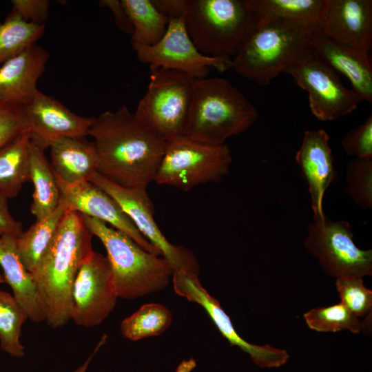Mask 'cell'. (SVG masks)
Masks as SVG:
<instances>
[{
	"label": "cell",
	"instance_id": "ac0fdd59",
	"mask_svg": "<svg viewBox=\"0 0 372 372\" xmlns=\"http://www.w3.org/2000/svg\"><path fill=\"white\" fill-rule=\"evenodd\" d=\"M318 33L369 53L372 48V1L329 0Z\"/></svg>",
	"mask_w": 372,
	"mask_h": 372
},
{
	"label": "cell",
	"instance_id": "83f0119b",
	"mask_svg": "<svg viewBox=\"0 0 372 372\" xmlns=\"http://www.w3.org/2000/svg\"><path fill=\"white\" fill-rule=\"evenodd\" d=\"M45 28V24L27 22L10 11L3 22L0 21V65L36 44Z\"/></svg>",
	"mask_w": 372,
	"mask_h": 372
},
{
	"label": "cell",
	"instance_id": "52a82bcc",
	"mask_svg": "<svg viewBox=\"0 0 372 372\" xmlns=\"http://www.w3.org/2000/svg\"><path fill=\"white\" fill-rule=\"evenodd\" d=\"M150 71L147 90L134 114L166 141L184 136L194 79L177 70L154 68Z\"/></svg>",
	"mask_w": 372,
	"mask_h": 372
},
{
	"label": "cell",
	"instance_id": "7402d4cb",
	"mask_svg": "<svg viewBox=\"0 0 372 372\" xmlns=\"http://www.w3.org/2000/svg\"><path fill=\"white\" fill-rule=\"evenodd\" d=\"M17 236H0V266L5 282L33 322L45 321L37 286L32 274L23 264L17 251Z\"/></svg>",
	"mask_w": 372,
	"mask_h": 372
},
{
	"label": "cell",
	"instance_id": "f35d334b",
	"mask_svg": "<svg viewBox=\"0 0 372 372\" xmlns=\"http://www.w3.org/2000/svg\"><path fill=\"white\" fill-rule=\"evenodd\" d=\"M100 4L110 10L116 25L121 30L127 34H132V26L121 0H102L100 1Z\"/></svg>",
	"mask_w": 372,
	"mask_h": 372
},
{
	"label": "cell",
	"instance_id": "603a6c76",
	"mask_svg": "<svg viewBox=\"0 0 372 372\" xmlns=\"http://www.w3.org/2000/svg\"><path fill=\"white\" fill-rule=\"evenodd\" d=\"M257 20L280 19L302 25L318 33L329 0H246Z\"/></svg>",
	"mask_w": 372,
	"mask_h": 372
},
{
	"label": "cell",
	"instance_id": "8fae6325",
	"mask_svg": "<svg viewBox=\"0 0 372 372\" xmlns=\"http://www.w3.org/2000/svg\"><path fill=\"white\" fill-rule=\"evenodd\" d=\"M90 182L99 187L117 202L139 232L159 251L174 271L185 270L198 274V264L192 252L185 247L172 245L158 227L147 188L122 187L98 172Z\"/></svg>",
	"mask_w": 372,
	"mask_h": 372
},
{
	"label": "cell",
	"instance_id": "836d02e7",
	"mask_svg": "<svg viewBox=\"0 0 372 372\" xmlns=\"http://www.w3.org/2000/svg\"><path fill=\"white\" fill-rule=\"evenodd\" d=\"M346 154L355 158H372V114L341 140Z\"/></svg>",
	"mask_w": 372,
	"mask_h": 372
},
{
	"label": "cell",
	"instance_id": "8992f818",
	"mask_svg": "<svg viewBox=\"0 0 372 372\" xmlns=\"http://www.w3.org/2000/svg\"><path fill=\"white\" fill-rule=\"evenodd\" d=\"M257 23L246 0H191L184 18L187 32L202 54L225 59L238 53Z\"/></svg>",
	"mask_w": 372,
	"mask_h": 372
},
{
	"label": "cell",
	"instance_id": "44dd1931",
	"mask_svg": "<svg viewBox=\"0 0 372 372\" xmlns=\"http://www.w3.org/2000/svg\"><path fill=\"white\" fill-rule=\"evenodd\" d=\"M48 148L52 169L56 180L64 185L90 181L98 172L95 146L86 137L62 138Z\"/></svg>",
	"mask_w": 372,
	"mask_h": 372
},
{
	"label": "cell",
	"instance_id": "d590c367",
	"mask_svg": "<svg viewBox=\"0 0 372 372\" xmlns=\"http://www.w3.org/2000/svg\"><path fill=\"white\" fill-rule=\"evenodd\" d=\"M50 3L48 0H12L11 11L27 22L44 25L49 17Z\"/></svg>",
	"mask_w": 372,
	"mask_h": 372
},
{
	"label": "cell",
	"instance_id": "ffe728a7",
	"mask_svg": "<svg viewBox=\"0 0 372 372\" xmlns=\"http://www.w3.org/2000/svg\"><path fill=\"white\" fill-rule=\"evenodd\" d=\"M312 52L335 72L344 74L352 89L363 101L372 102V65L368 53L316 33L311 38Z\"/></svg>",
	"mask_w": 372,
	"mask_h": 372
},
{
	"label": "cell",
	"instance_id": "30bf717a",
	"mask_svg": "<svg viewBox=\"0 0 372 372\" xmlns=\"http://www.w3.org/2000/svg\"><path fill=\"white\" fill-rule=\"evenodd\" d=\"M285 73L307 92L310 110L320 121L338 119L353 112L363 101L355 91L345 87L336 72L311 50Z\"/></svg>",
	"mask_w": 372,
	"mask_h": 372
},
{
	"label": "cell",
	"instance_id": "4316f807",
	"mask_svg": "<svg viewBox=\"0 0 372 372\" xmlns=\"http://www.w3.org/2000/svg\"><path fill=\"white\" fill-rule=\"evenodd\" d=\"M132 26L131 44L134 50L157 43L164 36L169 20L152 0H121Z\"/></svg>",
	"mask_w": 372,
	"mask_h": 372
},
{
	"label": "cell",
	"instance_id": "1f68e13d",
	"mask_svg": "<svg viewBox=\"0 0 372 372\" xmlns=\"http://www.w3.org/2000/svg\"><path fill=\"white\" fill-rule=\"evenodd\" d=\"M344 192L360 208L372 207V158H355L347 167Z\"/></svg>",
	"mask_w": 372,
	"mask_h": 372
},
{
	"label": "cell",
	"instance_id": "2e32d148",
	"mask_svg": "<svg viewBox=\"0 0 372 372\" xmlns=\"http://www.w3.org/2000/svg\"><path fill=\"white\" fill-rule=\"evenodd\" d=\"M57 183L60 200L65 204L68 210L76 211L109 223L147 251L161 256L159 251L139 232L117 202L99 187L90 181L72 185H64L58 180Z\"/></svg>",
	"mask_w": 372,
	"mask_h": 372
},
{
	"label": "cell",
	"instance_id": "3957f363",
	"mask_svg": "<svg viewBox=\"0 0 372 372\" xmlns=\"http://www.w3.org/2000/svg\"><path fill=\"white\" fill-rule=\"evenodd\" d=\"M258 117L255 106L228 79H194L184 136L198 143L221 145L248 130Z\"/></svg>",
	"mask_w": 372,
	"mask_h": 372
},
{
	"label": "cell",
	"instance_id": "4dcf8cb0",
	"mask_svg": "<svg viewBox=\"0 0 372 372\" xmlns=\"http://www.w3.org/2000/svg\"><path fill=\"white\" fill-rule=\"evenodd\" d=\"M27 319V313L14 296L0 289V347L13 358L25 355L20 337Z\"/></svg>",
	"mask_w": 372,
	"mask_h": 372
},
{
	"label": "cell",
	"instance_id": "5bb4252c",
	"mask_svg": "<svg viewBox=\"0 0 372 372\" xmlns=\"http://www.w3.org/2000/svg\"><path fill=\"white\" fill-rule=\"evenodd\" d=\"M172 280L175 293L200 305L229 344L247 353L257 366L276 368L287 362L289 355L287 351L269 344H251L244 340L237 333L219 302L203 287L197 273L185 270L174 271Z\"/></svg>",
	"mask_w": 372,
	"mask_h": 372
},
{
	"label": "cell",
	"instance_id": "9c48e42d",
	"mask_svg": "<svg viewBox=\"0 0 372 372\" xmlns=\"http://www.w3.org/2000/svg\"><path fill=\"white\" fill-rule=\"evenodd\" d=\"M353 237L349 222L326 216L322 221L308 224L304 245L329 276L336 278L371 276L372 250L360 249Z\"/></svg>",
	"mask_w": 372,
	"mask_h": 372
},
{
	"label": "cell",
	"instance_id": "f546056e",
	"mask_svg": "<svg viewBox=\"0 0 372 372\" xmlns=\"http://www.w3.org/2000/svg\"><path fill=\"white\" fill-rule=\"evenodd\" d=\"M303 318L311 329L318 332L349 330L359 333L369 331L371 326V315L360 320L341 302L311 309L303 315Z\"/></svg>",
	"mask_w": 372,
	"mask_h": 372
},
{
	"label": "cell",
	"instance_id": "277c9868",
	"mask_svg": "<svg viewBox=\"0 0 372 372\" xmlns=\"http://www.w3.org/2000/svg\"><path fill=\"white\" fill-rule=\"evenodd\" d=\"M302 25L280 19L258 20L256 27L232 59L240 76L268 85L311 51L316 34Z\"/></svg>",
	"mask_w": 372,
	"mask_h": 372
},
{
	"label": "cell",
	"instance_id": "4fadbf2b",
	"mask_svg": "<svg viewBox=\"0 0 372 372\" xmlns=\"http://www.w3.org/2000/svg\"><path fill=\"white\" fill-rule=\"evenodd\" d=\"M184 18L169 20L157 43L135 50L138 59L149 68L177 70L194 79L206 78L211 68L219 72L231 68L232 59L206 56L196 48L187 32Z\"/></svg>",
	"mask_w": 372,
	"mask_h": 372
},
{
	"label": "cell",
	"instance_id": "9a60e30c",
	"mask_svg": "<svg viewBox=\"0 0 372 372\" xmlns=\"http://www.w3.org/2000/svg\"><path fill=\"white\" fill-rule=\"evenodd\" d=\"M25 112L32 143L45 150L62 138L86 137L93 121V117L76 114L40 90L25 107Z\"/></svg>",
	"mask_w": 372,
	"mask_h": 372
},
{
	"label": "cell",
	"instance_id": "d4e9b609",
	"mask_svg": "<svg viewBox=\"0 0 372 372\" xmlns=\"http://www.w3.org/2000/svg\"><path fill=\"white\" fill-rule=\"evenodd\" d=\"M30 180L34 186L30 210L36 220H40L56 209L61 194L56 176L45 156V149L32 141Z\"/></svg>",
	"mask_w": 372,
	"mask_h": 372
},
{
	"label": "cell",
	"instance_id": "ab89813d",
	"mask_svg": "<svg viewBox=\"0 0 372 372\" xmlns=\"http://www.w3.org/2000/svg\"><path fill=\"white\" fill-rule=\"evenodd\" d=\"M196 366V362L194 358L183 360L177 366L176 372H192Z\"/></svg>",
	"mask_w": 372,
	"mask_h": 372
},
{
	"label": "cell",
	"instance_id": "7a4b0ae2",
	"mask_svg": "<svg viewBox=\"0 0 372 372\" xmlns=\"http://www.w3.org/2000/svg\"><path fill=\"white\" fill-rule=\"evenodd\" d=\"M92 236L83 215L67 210L50 247L32 273L45 321L53 329L71 320L73 283L81 266L94 251Z\"/></svg>",
	"mask_w": 372,
	"mask_h": 372
},
{
	"label": "cell",
	"instance_id": "74e56055",
	"mask_svg": "<svg viewBox=\"0 0 372 372\" xmlns=\"http://www.w3.org/2000/svg\"><path fill=\"white\" fill-rule=\"evenodd\" d=\"M0 232L19 237L23 232L22 225L10 214L8 198L0 192Z\"/></svg>",
	"mask_w": 372,
	"mask_h": 372
},
{
	"label": "cell",
	"instance_id": "d6a6232c",
	"mask_svg": "<svg viewBox=\"0 0 372 372\" xmlns=\"http://www.w3.org/2000/svg\"><path fill=\"white\" fill-rule=\"evenodd\" d=\"M335 286L340 302L355 316L366 318L371 315L372 291L364 285L362 278H336Z\"/></svg>",
	"mask_w": 372,
	"mask_h": 372
},
{
	"label": "cell",
	"instance_id": "cb8c5ba5",
	"mask_svg": "<svg viewBox=\"0 0 372 372\" xmlns=\"http://www.w3.org/2000/svg\"><path fill=\"white\" fill-rule=\"evenodd\" d=\"M31 138L28 132L0 148V192L8 199L16 197L30 180Z\"/></svg>",
	"mask_w": 372,
	"mask_h": 372
},
{
	"label": "cell",
	"instance_id": "8d00e7d4",
	"mask_svg": "<svg viewBox=\"0 0 372 372\" xmlns=\"http://www.w3.org/2000/svg\"><path fill=\"white\" fill-rule=\"evenodd\" d=\"M158 11L169 20L184 18L191 0H152Z\"/></svg>",
	"mask_w": 372,
	"mask_h": 372
},
{
	"label": "cell",
	"instance_id": "e575fe53",
	"mask_svg": "<svg viewBox=\"0 0 372 372\" xmlns=\"http://www.w3.org/2000/svg\"><path fill=\"white\" fill-rule=\"evenodd\" d=\"M28 132L25 107L0 103V148Z\"/></svg>",
	"mask_w": 372,
	"mask_h": 372
},
{
	"label": "cell",
	"instance_id": "e0dca14e",
	"mask_svg": "<svg viewBox=\"0 0 372 372\" xmlns=\"http://www.w3.org/2000/svg\"><path fill=\"white\" fill-rule=\"evenodd\" d=\"M329 141V135L324 130H307L296 155L302 176L308 185L313 221L317 222L326 217L322 209L324 195L338 176Z\"/></svg>",
	"mask_w": 372,
	"mask_h": 372
},
{
	"label": "cell",
	"instance_id": "7c38bea8",
	"mask_svg": "<svg viewBox=\"0 0 372 372\" xmlns=\"http://www.w3.org/2000/svg\"><path fill=\"white\" fill-rule=\"evenodd\" d=\"M118 298L107 257L93 251L73 283L71 320L84 327L99 325L114 310Z\"/></svg>",
	"mask_w": 372,
	"mask_h": 372
},
{
	"label": "cell",
	"instance_id": "7bdbcfd3",
	"mask_svg": "<svg viewBox=\"0 0 372 372\" xmlns=\"http://www.w3.org/2000/svg\"><path fill=\"white\" fill-rule=\"evenodd\" d=\"M1 235V232H0V236Z\"/></svg>",
	"mask_w": 372,
	"mask_h": 372
},
{
	"label": "cell",
	"instance_id": "b9f144b4",
	"mask_svg": "<svg viewBox=\"0 0 372 372\" xmlns=\"http://www.w3.org/2000/svg\"><path fill=\"white\" fill-rule=\"evenodd\" d=\"M5 282L3 273L0 271V284Z\"/></svg>",
	"mask_w": 372,
	"mask_h": 372
},
{
	"label": "cell",
	"instance_id": "ba28073f",
	"mask_svg": "<svg viewBox=\"0 0 372 372\" xmlns=\"http://www.w3.org/2000/svg\"><path fill=\"white\" fill-rule=\"evenodd\" d=\"M231 163L226 144H204L183 136L166 141L154 181L187 192L200 184L220 180L229 173Z\"/></svg>",
	"mask_w": 372,
	"mask_h": 372
},
{
	"label": "cell",
	"instance_id": "6da1fadb",
	"mask_svg": "<svg viewBox=\"0 0 372 372\" xmlns=\"http://www.w3.org/2000/svg\"><path fill=\"white\" fill-rule=\"evenodd\" d=\"M97 172L125 187L147 188L154 180L166 141L126 106L93 117Z\"/></svg>",
	"mask_w": 372,
	"mask_h": 372
},
{
	"label": "cell",
	"instance_id": "5b68a950",
	"mask_svg": "<svg viewBox=\"0 0 372 372\" xmlns=\"http://www.w3.org/2000/svg\"><path fill=\"white\" fill-rule=\"evenodd\" d=\"M83 217L90 232L106 249L118 298L135 299L167 287L174 270L165 258L147 251L105 222Z\"/></svg>",
	"mask_w": 372,
	"mask_h": 372
},
{
	"label": "cell",
	"instance_id": "d6986e66",
	"mask_svg": "<svg viewBox=\"0 0 372 372\" xmlns=\"http://www.w3.org/2000/svg\"><path fill=\"white\" fill-rule=\"evenodd\" d=\"M49 53L32 45L0 65V103L28 105L39 91L37 82L45 70Z\"/></svg>",
	"mask_w": 372,
	"mask_h": 372
},
{
	"label": "cell",
	"instance_id": "484cf974",
	"mask_svg": "<svg viewBox=\"0 0 372 372\" xmlns=\"http://www.w3.org/2000/svg\"><path fill=\"white\" fill-rule=\"evenodd\" d=\"M68 208L60 200L56 209L45 218L36 220L17 238L19 256L28 271H34L50 247Z\"/></svg>",
	"mask_w": 372,
	"mask_h": 372
},
{
	"label": "cell",
	"instance_id": "f1b7e54d",
	"mask_svg": "<svg viewBox=\"0 0 372 372\" xmlns=\"http://www.w3.org/2000/svg\"><path fill=\"white\" fill-rule=\"evenodd\" d=\"M172 313L165 306L158 303H148L121 323L123 337L137 341L163 333L172 324Z\"/></svg>",
	"mask_w": 372,
	"mask_h": 372
},
{
	"label": "cell",
	"instance_id": "60d3db41",
	"mask_svg": "<svg viewBox=\"0 0 372 372\" xmlns=\"http://www.w3.org/2000/svg\"><path fill=\"white\" fill-rule=\"evenodd\" d=\"M106 336L103 337L102 340L99 342V344L95 348L94 351H93V353L90 356L87 360L81 366H79L76 370H75L74 372H85L89 364L93 357V355L95 354V353L99 350V349L103 344V343L105 341Z\"/></svg>",
	"mask_w": 372,
	"mask_h": 372
}]
</instances>
